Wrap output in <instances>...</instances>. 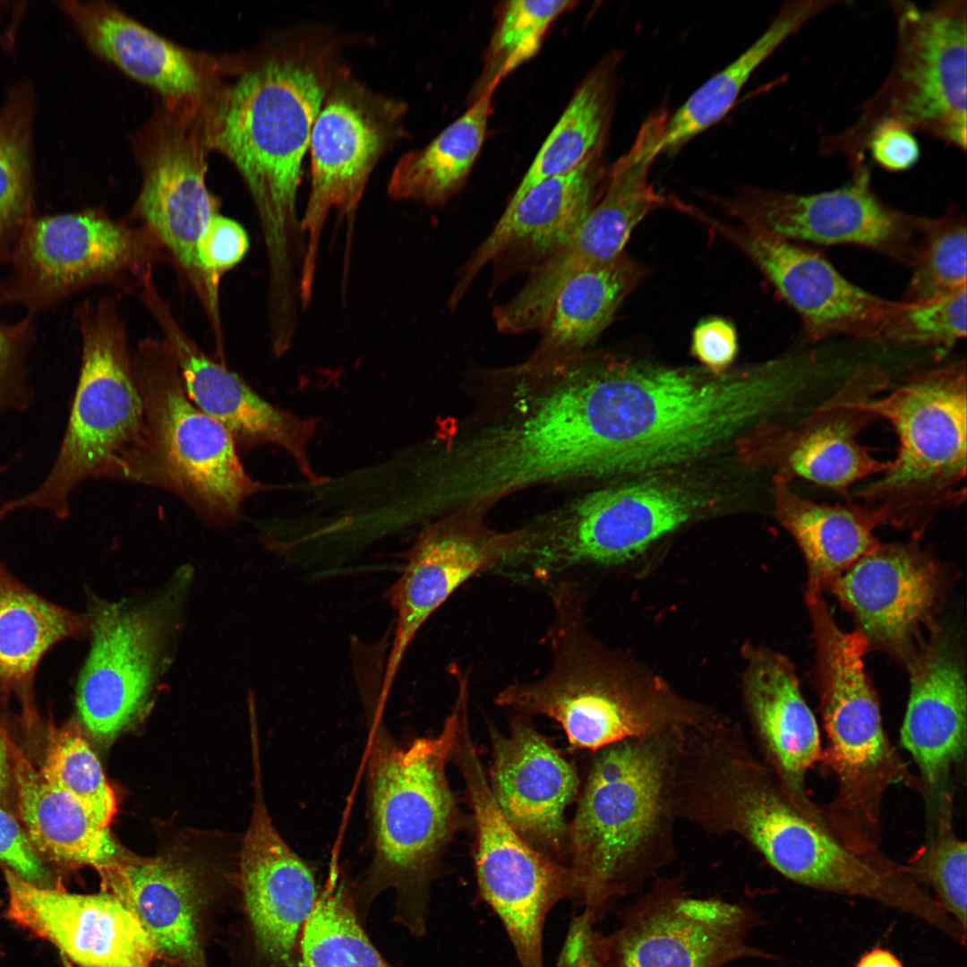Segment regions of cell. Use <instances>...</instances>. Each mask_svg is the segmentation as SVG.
Instances as JSON below:
<instances>
[{"label": "cell", "instance_id": "obj_32", "mask_svg": "<svg viewBox=\"0 0 967 967\" xmlns=\"http://www.w3.org/2000/svg\"><path fill=\"white\" fill-rule=\"evenodd\" d=\"M89 615L64 609L20 582L0 561V696L17 698L35 718L39 663L56 643L90 635Z\"/></svg>", "mask_w": 967, "mask_h": 967}, {"label": "cell", "instance_id": "obj_8", "mask_svg": "<svg viewBox=\"0 0 967 967\" xmlns=\"http://www.w3.org/2000/svg\"><path fill=\"white\" fill-rule=\"evenodd\" d=\"M890 4L895 51L887 77L853 124L818 144L823 156L843 157L850 167L866 160L868 137L883 123L966 150L967 2Z\"/></svg>", "mask_w": 967, "mask_h": 967}, {"label": "cell", "instance_id": "obj_45", "mask_svg": "<svg viewBox=\"0 0 967 967\" xmlns=\"http://www.w3.org/2000/svg\"><path fill=\"white\" fill-rule=\"evenodd\" d=\"M30 321L0 325V415L27 408L32 393L24 372Z\"/></svg>", "mask_w": 967, "mask_h": 967}, {"label": "cell", "instance_id": "obj_27", "mask_svg": "<svg viewBox=\"0 0 967 967\" xmlns=\"http://www.w3.org/2000/svg\"><path fill=\"white\" fill-rule=\"evenodd\" d=\"M100 874L107 892L139 920L158 959L172 967H208L209 894L193 867L167 857L122 856Z\"/></svg>", "mask_w": 967, "mask_h": 967}, {"label": "cell", "instance_id": "obj_29", "mask_svg": "<svg viewBox=\"0 0 967 967\" xmlns=\"http://www.w3.org/2000/svg\"><path fill=\"white\" fill-rule=\"evenodd\" d=\"M88 46L174 106L209 101V70L201 57L102 2H58Z\"/></svg>", "mask_w": 967, "mask_h": 967}, {"label": "cell", "instance_id": "obj_21", "mask_svg": "<svg viewBox=\"0 0 967 967\" xmlns=\"http://www.w3.org/2000/svg\"><path fill=\"white\" fill-rule=\"evenodd\" d=\"M603 150L593 152L571 171L539 183L503 211L459 270L449 300L451 308L487 264L496 265L497 285L522 270L532 271L570 240L602 193L607 174Z\"/></svg>", "mask_w": 967, "mask_h": 967}, {"label": "cell", "instance_id": "obj_10", "mask_svg": "<svg viewBox=\"0 0 967 967\" xmlns=\"http://www.w3.org/2000/svg\"><path fill=\"white\" fill-rule=\"evenodd\" d=\"M710 503L701 490L664 479L595 489L518 529L511 568L548 578L575 567L624 563Z\"/></svg>", "mask_w": 967, "mask_h": 967}, {"label": "cell", "instance_id": "obj_52", "mask_svg": "<svg viewBox=\"0 0 967 967\" xmlns=\"http://www.w3.org/2000/svg\"><path fill=\"white\" fill-rule=\"evenodd\" d=\"M67 967H77V966H75V965L72 964L71 963H67ZM169 967H172V966L169 965Z\"/></svg>", "mask_w": 967, "mask_h": 967}, {"label": "cell", "instance_id": "obj_5", "mask_svg": "<svg viewBox=\"0 0 967 967\" xmlns=\"http://www.w3.org/2000/svg\"><path fill=\"white\" fill-rule=\"evenodd\" d=\"M82 355L64 433L52 466L34 490L0 504V523L21 510L59 519L89 479L125 480L145 439L144 411L122 322L102 302L81 320Z\"/></svg>", "mask_w": 967, "mask_h": 967}, {"label": "cell", "instance_id": "obj_36", "mask_svg": "<svg viewBox=\"0 0 967 967\" xmlns=\"http://www.w3.org/2000/svg\"><path fill=\"white\" fill-rule=\"evenodd\" d=\"M621 60L620 51H611L582 80L505 210L539 183L571 171L590 154L604 149L615 111Z\"/></svg>", "mask_w": 967, "mask_h": 967}, {"label": "cell", "instance_id": "obj_37", "mask_svg": "<svg viewBox=\"0 0 967 967\" xmlns=\"http://www.w3.org/2000/svg\"><path fill=\"white\" fill-rule=\"evenodd\" d=\"M300 967H389L370 941L342 881L319 894L299 937Z\"/></svg>", "mask_w": 967, "mask_h": 967}, {"label": "cell", "instance_id": "obj_1", "mask_svg": "<svg viewBox=\"0 0 967 967\" xmlns=\"http://www.w3.org/2000/svg\"><path fill=\"white\" fill-rule=\"evenodd\" d=\"M335 72L329 49L277 50L217 94L204 114L209 145L234 163L252 195L276 291L296 281L303 160Z\"/></svg>", "mask_w": 967, "mask_h": 967}, {"label": "cell", "instance_id": "obj_39", "mask_svg": "<svg viewBox=\"0 0 967 967\" xmlns=\"http://www.w3.org/2000/svg\"><path fill=\"white\" fill-rule=\"evenodd\" d=\"M966 219L956 208L928 218L910 263L902 301L917 302L967 287Z\"/></svg>", "mask_w": 967, "mask_h": 967}, {"label": "cell", "instance_id": "obj_4", "mask_svg": "<svg viewBox=\"0 0 967 967\" xmlns=\"http://www.w3.org/2000/svg\"><path fill=\"white\" fill-rule=\"evenodd\" d=\"M814 642L825 755L837 783L822 813L849 848L875 851L880 850L882 805L888 788L904 784L920 792V783L885 732L879 701L865 670L863 636L830 625L815 633Z\"/></svg>", "mask_w": 967, "mask_h": 967}, {"label": "cell", "instance_id": "obj_31", "mask_svg": "<svg viewBox=\"0 0 967 967\" xmlns=\"http://www.w3.org/2000/svg\"><path fill=\"white\" fill-rule=\"evenodd\" d=\"M774 509L793 537L808 569V586L821 589L880 543L875 528L885 523L878 509L849 499L830 504L795 492L790 482L774 478Z\"/></svg>", "mask_w": 967, "mask_h": 967}, {"label": "cell", "instance_id": "obj_20", "mask_svg": "<svg viewBox=\"0 0 967 967\" xmlns=\"http://www.w3.org/2000/svg\"><path fill=\"white\" fill-rule=\"evenodd\" d=\"M904 665L910 693L900 740L919 769L920 793L930 818L953 802L952 773L965 759L964 661L957 639L937 626Z\"/></svg>", "mask_w": 967, "mask_h": 967}, {"label": "cell", "instance_id": "obj_34", "mask_svg": "<svg viewBox=\"0 0 967 967\" xmlns=\"http://www.w3.org/2000/svg\"><path fill=\"white\" fill-rule=\"evenodd\" d=\"M846 2L797 0L782 4L764 32L738 57L697 88L672 115L661 141V154H673L721 121L734 106L754 72L808 21Z\"/></svg>", "mask_w": 967, "mask_h": 967}, {"label": "cell", "instance_id": "obj_38", "mask_svg": "<svg viewBox=\"0 0 967 967\" xmlns=\"http://www.w3.org/2000/svg\"><path fill=\"white\" fill-rule=\"evenodd\" d=\"M33 115L29 86L15 89L0 110V258L31 218Z\"/></svg>", "mask_w": 967, "mask_h": 967}, {"label": "cell", "instance_id": "obj_16", "mask_svg": "<svg viewBox=\"0 0 967 967\" xmlns=\"http://www.w3.org/2000/svg\"><path fill=\"white\" fill-rule=\"evenodd\" d=\"M826 587L851 612L869 649L903 664L937 628L946 572L917 542L879 544Z\"/></svg>", "mask_w": 967, "mask_h": 967}, {"label": "cell", "instance_id": "obj_7", "mask_svg": "<svg viewBox=\"0 0 967 967\" xmlns=\"http://www.w3.org/2000/svg\"><path fill=\"white\" fill-rule=\"evenodd\" d=\"M459 702L435 736L397 742L376 713L367 754L372 860L365 887L424 890L457 824L447 765L458 723Z\"/></svg>", "mask_w": 967, "mask_h": 967}, {"label": "cell", "instance_id": "obj_12", "mask_svg": "<svg viewBox=\"0 0 967 967\" xmlns=\"http://www.w3.org/2000/svg\"><path fill=\"white\" fill-rule=\"evenodd\" d=\"M191 578V569L184 567L157 595L137 604L90 602L92 641L78 679L76 706L95 740L111 741L146 710Z\"/></svg>", "mask_w": 967, "mask_h": 967}, {"label": "cell", "instance_id": "obj_35", "mask_svg": "<svg viewBox=\"0 0 967 967\" xmlns=\"http://www.w3.org/2000/svg\"><path fill=\"white\" fill-rule=\"evenodd\" d=\"M501 80L484 88L469 108L425 147L410 150L396 163L388 184L395 201L443 205L464 186L483 148Z\"/></svg>", "mask_w": 967, "mask_h": 967}, {"label": "cell", "instance_id": "obj_14", "mask_svg": "<svg viewBox=\"0 0 967 967\" xmlns=\"http://www.w3.org/2000/svg\"><path fill=\"white\" fill-rule=\"evenodd\" d=\"M843 186L813 193L746 188L726 201L744 225L803 244L853 245L910 265L928 217L897 210L876 193L866 161Z\"/></svg>", "mask_w": 967, "mask_h": 967}, {"label": "cell", "instance_id": "obj_19", "mask_svg": "<svg viewBox=\"0 0 967 967\" xmlns=\"http://www.w3.org/2000/svg\"><path fill=\"white\" fill-rule=\"evenodd\" d=\"M517 539L516 530L498 532L485 526L484 518L467 517L441 518L421 533L402 574L387 591L396 628L380 692L381 703L424 622L470 578L504 568L515 553Z\"/></svg>", "mask_w": 967, "mask_h": 967}, {"label": "cell", "instance_id": "obj_49", "mask_svg": "<svg viewBox=\"0 0 967 967\" xmlns=\"http://www.w3.org/2000/svg\"><path fill=\"white\" fill-rule=\"evenodd\" d=\"M855 967H903L890 951L875 947L863 954Z\"/></svg>", "mask_w": 967, "mask_h": 967}, {"label": "cell", "instance_id": "obj_24", "mask_svg": "<svg viewBox=\"0 0 967 967\" xmlns=\"http://www.w3.org/2000/svg\"><path fill=\"white\" fill-rule=\"evenodd\" d=\"M141 298L165 335L184 389L193 403L219 422L237 448L274 444L287 450L312 482L306 445L314 421L275 406L238 374L208 356L181 329L152 281L142 287Z\"/></svg>", "mask_w": 967, "mask_h": 967}, {"label": "cell", "instance_id": "obj_30", "mask_svg": "<svg viewBox=\"0 0 967 967\" xmlns=\"http://www.w3.org/2000/svg\"><path fill=\"white\" fill-rule=\"evenodd\" d=\"M18 810L39 854L70 867L90 866L100 873L122 856L108 826L78 800L52 786L6 733Z\"/></svg>", "mask_w": 967, "mask_h": 967}, {"label": "cell", "instance_id": "obj_50", "mask_svg": "<svg viewBox=\"0 0 967 967\" xmlns=\"http://www.w3.org/2000/svg\"><path fill=\"white\" fill-rule=\"evenodd\" d=\"M11 774L12 767L6 732L0 727V794L8 786Z\"/></svg>", "mask_w": 967, "mask_h": 967}, {"label": "cell", "instance_id": "obj_47", "mask_svg": "<svg viewBox=\"0 0 967 967\" xmlns=\"http://www.w3.org/2000/svg\"><path fill=\"white\" fill-rule=\"evenodd\" d=\"M691 353L705 369L714 374H723L738 354L735 327L721 317L702 320L692 332Z\"/></svg>", "mask_w": 967, "mask_h": 967}, {"label": "cell", "instance_id": "obj_48", "mask_svg": "<svg viewBox=\"0 0 967 967\" xmlns=\"http://www.w3.org/2000/svg\"><path fill=\"white\" fill-rule=\"evenodd\" d=\"M867 150L879 167L889 172L911 168L920 156L913 133L894 123H883L873 129L866 141Z\"/></svg>", "mask_w": 967, "mask_h": 967}, {"label": "cell", "instance_id": "obj_46", "mask_svg": "<svg viewBox=\"0 0 967 967\" xmlns=\"http://www.w3.org/2000/svg\"><path fill=\"white\" fill-rule=\"evenodd\" d=\"M0 860L25 881L41 887L52 886L49 872L28 834L17 820L0 807Z\"/></svg>", "mask_w": 967, "mask_h": 967}, {"label": "cell", "instance_id": "obj_41", "mask_svg": "<svg viewBox=\"0 0 967 967\" xmlns=\"http://www.w3.org/2000/svg\"><path fill=\"white\" fill-rule=\"evenodd\" d=\"M578 2L514 0L503 3L484 56L475 98L490 83L502 80L533 57L553 21Z\"/></svg>", "mask_w": 967, "mask_h": 967}, {"label": "cell", "instance_id": "obj_9", "mask_svg": "<svg viewBox=\"0 0 967 967\" xmlns=\"http://www.w3.org/2000/svg\"><path fill=\"white\" fill-rule=\"evenodd\" d=\"M552 601L550 670L538 680L509 685L497 695L496 704L517 715L555 720L570 746L592 752L698 723L697 706L636 691L617 680L589 647L572 585L557 586Z\"/></svg>", "mask_w": 967, "mask_h": 967}, {"label": "cell", "instance_id": "obj_23", "mask_svg": "<svg viewBox=\"0 0 967 967\" xmlns=\"http://www.w3.org/2000/svg\"><path fill=\"white\" fill-rule=\"evenodd\" d=\"M6 917L44 938L77 967H153L158 960L136 917L110 892L41 887L4 869Z\"/></svg>", "mask_w": 967, "mask_h": 967}, {"label": "cell", "instance_id": "obj_22", "mask_svg": "<svg viewBox=\"0 0 967 967\" xmlns=\"http://www.w3.org/2000/svg\"><path fill=\"white\" fill-rule=\"evenodd\" d=\"M711 223L745 252L797 312L808 340L843 335L880 343L886 299L847 279L823 253L750 226Z\"/></svg>", "mask_w": 967, "mask_h": 967}, {"label": "cell", "instance_id": "obj_44", "mask_svg": "<svg viewBox=\"0 0 967 967\" xmlns=\"http://www.w3.org/2000/svg\"><path fill=\"white\" fill-rule=\"evenodd\" d=\"M249 247V236L243 226L219 213L211 218L198 242V261L208 289L206 312L219 347L222 341L218 306L219 280L226 271L244 259Z\"/></svg>", "mask_w": 967, "mask_h": 967}, {"label": "cell", "instance_id": "obj_6", "mask_svg": "<svg viewBox=\"0 0 967 967\" xmlns=\"http://www.w3.org/2000/svg\"><path fill=\"white\" fill-rule=\"evenodd\" d=\"M132 358L145 439L125 481L171 492L210 524L235 521L264 486L244 469L233 437L190 398L165 341H144Z\"/></svg>", "mask_w": 967, "mask_h": 967}, {"label": "cell", "instance_id": "obj_18", "mask_svg": "<svg viewBox=\"0 0 967 967\" xmlns=\"http://www.w3.org/2000/svg\"><path fill=\"white\" fill-rule=\"evenodd\" d=\"M202 110L184 106L156 130L144 158L143 184L137 210L149 235L184 272L205 309L208 289L198 256V242L218 202L209 191Z\"/></svg>", "mask_w": 967, "mask_h": 967}, {"label": "cell", "instance_id": "obj_26", "mask_svg": "<svg viewBox=\"0 0 967 967\" xmlns=\"http://www.w3.org/2000/svg\"><path fill=\"white\" fill-rule=\"evenodd\" d=\"M489 733V783L497 805L528 843L558 856L567 846L565 810L579 792L575 767L527 716L516 715L508 734L492 725Z\"/></svg>", "mask_w": 967, "mask_h": 967}, {"label": "cell", "instance_id": "obj_17", "mask_svg": "<svg viewBox=\"0 0 967 967\" xmlns=\"http://www.w3.org/2000/svg\"><path fill=\"white\" fill-rule=\"evenodd\" d=\"M888 383L882 367L859 364L794 423L783 427L764 424L766 458L779 468L777 475L789 482L806 480L849 500L853 484L887 470L890 461L876 458L859 436L877 420L861 407V401L883 392Z\"/></svg>", "mask_w": 967, "mask_h": 967}, {"label": "cell", "instance_id": "obj_33", "mask_svg": "<svg viewBox=\"0 0 967 967\" xmlns=\"http://www.w3.org/2000/svg\"><path fill=\"white\" fill-rule=\"evenodd\" d=\"M643 275L638 262L622 255L574 277L557 296L539 329L536 347L522 364L541 366L585 352L610 324Z\"/></svg>", "mask_w": 967, "mask_h": 967}, {"label": "cell", "instance_id": "obj_40", "mask_svg": "<svg viewBox=\"0 0 967 967\" xmlns=\"http://www.w3.org/2000/svg\"><path fill=\"white\" fill-rule=\"evenodd\" d=\"M49 740L40 773L52 786L71 795L104 826L116 811L114 792L102 766L73 722L49 730Z\"/></svg>", "mask_w": 967, "mask_h": 967}, {"label": "cell", "instance_id": "obj_13", "mask_svg": "<svg viewBox=\"0 0 967 967\" xmlns=\"http://www.w3.org/2000/svg\"><path fill=\"white\" fill-rule=\"evenodd\" d=\"M403 109L401 103L372 93L343 72L336 75L309 144L311 190L300 220L306 238L298 284L303 302L312 296L327 218L333 210L354 215L373 167L397 135Z\"/></svg>", "mask_w": 967, "mask_h": 967}, {"label": "cell", "instance_id": "obj_11", "mask_svg": "<svg viewBox=\"0 0 967 967\" xmlns=\"http://www.w3.org/2000/svg\"><path fill=\"white\" fill-rule=\"evenodd\" d=\"M605 936L581 926L586 967H723L771 958L749 943L760 917L749 905L691 895L682 876H659Z\"/></svg>", "mask_w": 967, "mask_h": 967}, {"label": "cell", "instance_id": "obj_2", "mask_svg": "<svg viewBox=\"0 0 967 967\" xmlns=\"http://www.w3.org/2000/svg\"><path fill=\"white\" fill-rule=\"evenodd\" d=\"M684 730L594 752L566 849L574 897L596 919L677 858L675 781Z\"/></svg>", "mask_w": 967, "mask_h": 967}, {"label": "cell", "instance_id": "obj_15", "mask_svg": "<svg viewBox=\"0 0 967 967\" xmlns=\"http://www.w3.org/2000/svg\"><path fill=\"white\" fill-rule=\"evenodd\" d=\"M150 236L99 210L30 218L13 253V275L1 301L46 307L83 287L122 275L144 274Z\"/></svg>", "mask_w": 967, "mask_h": 967}, {"label": "cell", "instance_id": "obj_3", "mask_svg": "<svg viewBox=\"0 0 967 967\" xmlns=\"http://www.w3.org/2000/svg\"><path fill=\"white\" fill-rule=\"evenodd\" d=\"M965 360L918 370L861 407L893 427L897 455L854 497L881 510L885 523L919 537L945 509L966 497Z\"/></svg>", "mask_w": 967, "mask_h": 967}, {"label": "cell", "instance_id": "obj_25", "mask_svg": "<svg viewBox=\"0 0 967 967\" xmlns=\"http://www.w3.org/2000/svg\"><path fill=\"white\" fill-rule=\"evenodd\" d=\"M252 815L240 854L239 882L256 948L271 967H292L319 893L313 873L274 826L258 766Z\"/></svg>", "mask_w": 967, "mask_h": 967}, {"label": "cell", "instance_id": "obj_42", "mask_svg": "<svg viewBox=\"0 0 967 967\" xmlns=\"http://www.w3.org/2000/svg\"><path fill=\"white\" fill-rule=\"evenodd\" d=\"M925 843L906 865L918 883L928 885L934 899L966 933L967 845L956 834L953 803L928 823Z\"/></svg>", "mask_w": 967, "mask_h": 967}, {"label": "cell", "instance_id": "obj_28", "mask_svg": "<svg viewBox=\"0 0 967 967\" xmlns=\"http://www.w3.org/2000/svg\"><path fill=\"white\" fill-rule=\"evenodd\" d=\"M743 695L759 757L794 800L809 811H818L806 776L821 755L819 729L792 663L769 650L754 652Z\"/></svg>", "mask_w": 967, "mask_h": 967}, {"label": "cell", "instance_id": "obj_43", "mask_svg": "<svg viewBox=\"0 0 967 967\" xmlns=\"http://www.w3.org/2000/svg\"><path fill=\"white\" fill-rule=\"evenodd\" d=\"M966 288L917 302L886 299L880 318V343L953 347L966 336Z\"/></svg>", "mask_w": 967, "mask_h": 967}, {"label": "cell", "instance_id": "obj_51", "mask_svg": "<svg viewBox=\"0 0 967 967\" xmlns=\"http://www.w3.org/2000/svg\"><path fill=\"white\" fill-rule=\"evenodd\" d=\"M6 468H7V467H6L5 466H0V475H2L3 473H4V471L6 470Z\"/></svg>", "mask_w": 967, "mask_h": 967}]
</instances>
